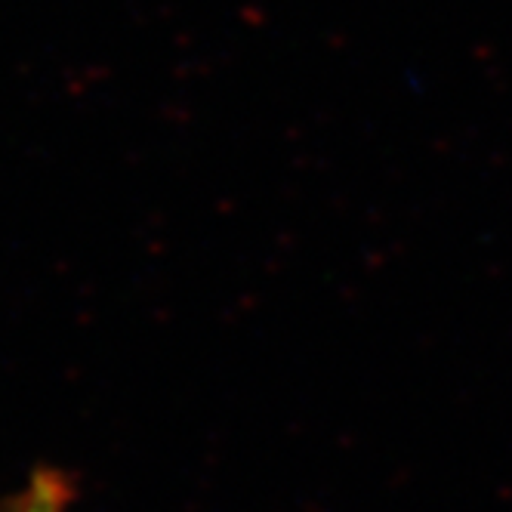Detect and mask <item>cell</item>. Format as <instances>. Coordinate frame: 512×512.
<instances>
[{
  "instance_id": "cell-1",
  "label": "cell",
  "mask_w": 512,
  "mask_h": 512,
  "mask_svg": "<svg viewBox=\"0 0 512 512\" xmlns=\"http://www.w3.org/2000/svg\"><path fill=\"white\" fill-rule=\"evenodd\" d=\"M75 488L59 469H38L22 491L4 500L0 512H68Z\"/></svg>"
}]
</instances>
